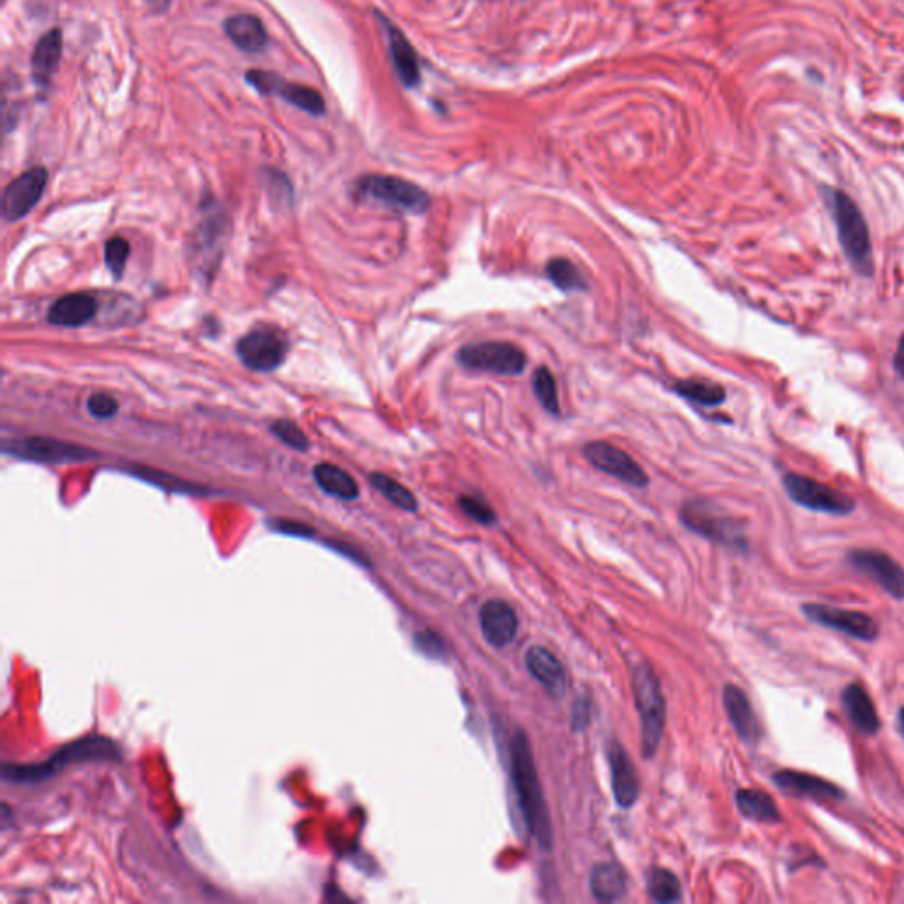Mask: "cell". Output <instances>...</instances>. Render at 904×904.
<instances>
[{
    "label": "cell",
    "mask_w": 904,
    "mask_h": 904,
    "mask_svg": "<svg viewBox=\"0 0 904 904\" xmlns=\"http://www.w3.org/2000/svg\"><path fill=\"white\" fill-rule=\"evenodd\" d=\"M511 769L518 802L525 818L526 828L543 848L552 846V823L544 802L543 790L535 771L534 756L525 733H514L511 741Z\"/></svg>",
    "instance_id": "obj_1"
},
{
    "label": "cell",
    "mask_w": 904,
    "mask_h": 904,
    "mask_svg": "<svg viewBox=\"0 0 904 904\" xmlns=\"http://www.w3.org/2000/svg\"><path fill=\"white\" fill-rule=\"evenodd\" d=\"M121 756V750L115 742L107 736L89 735L71 744L64 745L43 763H6L2 769V777L6 783L11 784H36L52 780L53 775L64 771L66 766L73 763L86 762H110Z\"/></svg>",
    "instance_id": "obj_2"
},
{
    "label": "cell",
    "mask_w": 904,
    "mask_h": 904,
    "mask_svg": "<svg viewBox=\"0 0 904 904\" xmlns=\"http://www.w3.org/2000/svg\"><path fill=\"white\" fill-rule=\"evenodd\" d=\"M827 203L846 259L858 274L870 278L874 272V263L873 244H871L866 218L862 214L857 203L853 202L852 197L843 191H828Z\"/></svg>",
    "instance_id": "obj_3"
},
{
    "label": "cell",
    "mask_w": 904,
    "mask_h": 904,
    "mask_svg": "<svg viewBox=\"0 0 904 904\" xmlns=\"http://www.w3.org/2000/svg\"><path fill=\"white\" fill-rule=\"evenodd\" d=\"M633 684L636 711L642 721V750L645 756H652L660 745L666 721L663 691L649 664H640L634 670Z\"/></svg>",
    "instance_id": "obj_4"
},
{
    "label": "cell",
    "mask_w": 904,
    "mask_h": 904,
    "mask_svg": "<svg viewBox=\"0 0 904 904\" xmlns=\"http://www.w3.org/2000/svg\"><path fill=\"white\" fill-rule=\"evenodd\" d=\"M362 197L388 203L410 214H424L431 205L430 194L421 185L394 175H364L355 182Z\"/></svg>",
    "instance_id": "obj_5"
},
{
    "label": "cell",
    "mask_w": 904,
    "mask_h": 904,
    "mask_svg": "<svg viewBox=\"0 0 904 904\" xmlns=\"http://www.w3.org/2000/svg\"><path fill=\"white\" fill-rule=\"evenodd\" d=\"M458 362L466 370L514 376L525 371L529 358L520 346L508 341H483L463 346L458 352Z\"/></svg>",
    "instance_id": "obj_6"
},
{
    "label": "cell",
    "mask_w": 904,
    "mask_h": 904,
    "mask_svg": "<svg viewBox=\"0 0 904 904\" xmlns=\"http://www.w3.org/2000/svg\"><path fill=\"white\" fill-rule=\"evenodd\" d=\"M681 520L687 529L703 538L730 548H745L741 525L720 508L706 500H690L682 505Z\"/></svg>",
    "instance_id": "obj_7"
},
{
    "label": "cell",
    "mask_w": 904,
    "mask_h": 904,
    "mask_svg": "<svg viewBox=\"0 0 904 904\" xmlns=\"http://www.w3.org/2000/svg\"><path fill=\"white\" fill-rule=\"evenodd\" d=\"M783 486L795 504L810 509V511L835 514V516H848L855 511V502L852 496L844 495L841 491L818 483L814 479L805 478V475L789 474L784 478Z\"/></svg>",
    "instance_id": "obj_8"
},
{
    "label": "cell",
    "mask_w": 904,
    "mask_h": 904,
    "mask_svg": "<svg viewBox=\"0 0 904 904\" xmlns=\"http://www.w3.org/2000/svg\"><path fill=\"white\" fill-rule=\"evenodd\" d=\"M245 82L265 96H277L292 107L299 108L310 115L320 117L325 113V101L313 87L289 82L287 78L272 71L250 70L245 73Z\"/></svg>",
    "instance_id": "obj_9"
},
{
    "label": "cell",
    "mask_w": 904,
    "mask_h": 904,
    "mask_svg": "<svg viewBox=\"0 0 904 904\" xmlns=\"http://www.w3.org/2000/svg\"><path fill=\"white\" fill-rule=\"evenodd\" d=\"M289 352V340L283 332L274 329H253L238 343L242 364L259 373L278 370Z\"/></svg>",
    "instance_id": "obj_10"
},
{
    "label": "cell",
    "mask_w": 904,
    "mask_h": 904,
    "mask_svg": "<svg viewBox=\"0 0 904 904\" xmlns=\"http://www.w3.org/2000/svg\"><path fill=\"white\" fill-rule=\"evenodd\" d=\"M583 456L594 469L619 479L622 483L631 484L634 488H645L649 484V475L645 474V470L633 456H629L627 452L616 445L595 440V442L585 444Z\"/></svg>",
    "instance_id": "obj_11"
},
{
    "label": "cell",
    "mask_w": 904,
    "mask_h": 904,
    "mask_svg": "<svg viewBox=\"0 0 904 904\" xmlns=\"http://www.w3.org/2000/svg\"><path fill=\"white\" fill-rule=\"evenodd\" d=\"M802 612L814 624L834 629L837 633L857 637L862 642H874L878 637V624L867 613L841 610L827 604H804Z\"/></svg>",
    "instance_id": "obj_12"
},
{
    "label": "cell",
    "mask_w": 904,
    "mask_h": 904,
    "mask_svg": "<svg viewBox=\"0 0 904 904\" xmlns=\"http://www.w3.org/2000/svg\"><path fill=\"white\" fill-rule=\"evenodd\" d=\"M48 184V172L43 167L27 170L14 181L9 182L2 194V215L6 221L22 220L38 205Z\"/></svg>",
    "instance_id": "obj_13"
},
{
    "label": "cell",
    "mask_w": 904,
    "mask_h": 904,
    "mask_svg": "<svg viewBox=\"0 0 904 904\" xmlns=\"http://www.w3.org/2000/svg\"><path fill=\"white\" fill-rule=\"evenodd\" d=\"M848 560L853 569L878 583L891 597L903 601L904 569L896 560L876 550H855L850 553Z\"/></svg>",
    "instance_id": "obj_14"
},
{
    "label": "cell",
    "mask_w": 904,
    "mask_h": 904,
    "mask_svg": "<svg viewBox=\"0 0 904 904\" xmlns=\"http://www.w3.org/2000/svg\"><path fill=\"white\" fill-rule=\"evenodd\" d=\"M4 451L13 456L38 461V463H71V461H83L96 456V452L80 448V445L68 444L61 440L41 439V436L14 440L11 444L4 445Z\"/></svg>",
    "instance_id": "obj_15"
},
{
    "label": "cell",
    "mask_w": 904,
    "mask_h": 904,
    "mask_svg": "<svg viewBox=\"0 0 904 904\" xmlns=\"http://www.w3.org/2000/svg\"><path fill=\"white\" fill-rule=\"evenodd\" d=\"M376 17H379L383 31L388 36L392 70L396 73L401 86L406 87V89H414L421 83V64H419L418 52L410 43L409 38L389 18L383 17L382 13H376Z\"/></svg>",
    "instance_id": "obj_16"
},
{
    "label": "cell",
    "mask_w": 904,
    "mask_h": 904,
    "mask_svg": "<svg viewBox=\"0 0 904 904\" xmlns=\"http://www.w3.org/2000/svg\"><path fill=\"white\" fill-rule=\"evenodd\" d=\"M777 789L795 797L814 798L822 802H843L846 798L843 790L831 781L818 775L798 771H780L772 775Z\"/></svg>",
    "instance_id": "obj_17"
},
{
    "label": "cell",
    "mask_w": 904,
    "mask_h": 904,
    "mask_svg": "<svg viewBox=\"0 0 904 904\" xmlns=\"http://www.w3.org/2000/svg\"><path fill=\"white\" fill-rule=\"evenodd\" d=\"M723 702L730 723H732L736 735L741 736V741L750 745L759 744L763 735L762 724L754 714L753 706H751L744 691L733 684L726 685Z\"/></svg>",
    "instance_id": "obj_18"
},
{
    "label": "cell",
    "mask_w": 904,
    "mask_h": 904,
    "mask_svg": "<svg viewBox=\"0 0 904 904\" xmlns=\"http://www.w3.org/2000/svg\"><path fill=\"white\" fill-rule=\"evenodd\" d=\"M224 233H227V220L220 212H215L211 208L209 214L203 218L197 233V241H194V254L199 260L200 272H214L212 263H220L221 254H223Z\"/></svg>",
    "instance_id": "obj_19"
},
{
    "label": "cell",
    "mask_w": 904,
    "mask_h": 904,
    "mask_svg": "<svg viewBox=\"0 0 904 904\" xmlns=\"http://www.w3.org/2000/svg\"><path fill=\"white\" fill-rule=\"evenodd\" d=\"M479 622H481V631H483L486 642L496 646V649L509 645L516 636V613H514L513 607L509 606L504 601H499V599L488 601L481 607Z\"/></svg>",
    "instance_id": "obj_20"
},
{
    "label": "cell",
    "mask_w": 904,
    "mask_h": 904,
    "mask_svg": "<svg viewBox=\"0 0 904 904\" xmlns=\"http://www.w3.org/2000/svg\"><path fill=\"white\" fill-rule=\"evenodd\" d=\"M62 48H64V38H62L59 27L48 31L36 44L31 57V74L39 89H48L52 86L53 77L61 64Z\"/></svg>",
    "instance_id": "obj_21"
},
{
    "label": "cell",
    "mask_w": 904,
    "mask_h": 904,
    "mask_svg": "<svg viewBox=\"0 0 904 904\" xmlns=\"http://www.w3.org/2000/svg\"><path fill=\"white\" fill-rule=\"evenodd\" d=\"M607 759H610V769H612L613 797H615L616 804L627 810L637 801V795H640V781H637L636 769H634L633 762L629 759L624 747L616 744V742L610 745Z\"/></svg>",
    "instance_id": "obj_22"
},
{
    "label": "cell",
    "mask_w": 904,
    "mask_h": 904,
    "mask_svg": "<svg viewBox=\"0 0 904 904\" xmlns=\"http://www.w3.org/2000/svg\"><path fill=\"white\" fill-rule=\"evenodd\" d=\"M98 313V301L91 293H70L53 302L48 310V322L59 328H80Z\"/></svg>",
    "instance_id": "obj_23"
},
{
    "label": "cell",
    "mask_w": 904,
    "mask_h": 904,
    "mask_svg": "<svg viewBox=\"0 0 904 904\" xmlns=\"http://www.w3.org/2000/svg\"><path fill=\"white\" fill-rule=\"evenodd\" d=\"M841 703L844 712L848 715L850 723L864 733V735H876L882 729L878 712L874 709L873 700L866 690L858 684H850L841 693Z\"/></svg>",
    "instance_id": "obj_24"
},
{
    "label": "cell",
    "mask_w": 904,
    "mask_h": 904,
    "mask_svg": "<svg viewBox=\"0 0 904 904\" xmlns=\"http://www.w3.org/2000/svg\"><path fill=\"white\" fill-rule=\"evenodd\" d=\"M227 38L244 53H259L268 47L269 36L262 20L254 14H235L224 20Z\"/></svg>",
    "instance_id": "obj_25"
},
{
    "label": "cell",
    "mask_w": 904,
    "mask_h": 904,
    "mask_svg": "<svg viewBox=\"0 0 904 904\" xmlns=\"http://www.w3.org/2000/svg\"><path fill=\"white\" fill-rule=\"evenodd\" d=\"M530 675L552 694L564 693L565 672L560 661L544 646H532L525 655Z\"/></svg>",
    "instance_id": "obj_26"
},
{
    "label": "cell",
    "mask_w": 904,
    "mask_h": 904,
    "mask_svg": "<svg viewBox=\"0 0 904 904\" xmlns=\"http://www.w3.org/2000/svg\"><path fill=\"white\" fill-rule=\"evenodd\" d=\"M627 888L624 870L612 862L597 864L591 874V891L595 900L613 903L621 900Z\"/></svg>",
    "instance_id": "obj_27"
},
{
    "label": "cell",
    "mask_w": 904,
    "mask_h": 904,
    "mask_svg": "<svg viewBox=\"0 0 904 904\" xmlns=\"http://www.w3.org/2000/svg\"><path fill=\"white\" fill-rule=\"evenodd\" d=\"M314 481L325 493L341 500H355L359 496V486L355 479L331 463H320L313 470Z\"/></svg>",
    "instance_id": "obj_28"
},
{
    "label": "cell",
    "mask_w": 904,
    "mask_h": 904,
    "mask_svg": "<svg viewBox=\"0 0 904 904\" xmlns=\"http://www.w3.org/2000/svg\"><path fill=\"white\" fill-rule=\"evenodd\" d=\"M673 391L684 400L696 403L702 406H717L726 400V391L720 383L712 382L709 379H682L673 383Z\"/></svg>",
    "instance_id": "obj_29"
},
{
    "label": "cell",
    "mask_w": 904,
    "mask_h": 904,
    "mask_svg": "<svg viewBox=\"0 0 904 904\" xmlns=\"http://www.w3.org/2000/svg\"><path fill=\"white\" fill-rule=\"evenodd\" d=\"M735 801L739 811L753 822L777 823L783 818L774 798L760 790H741L736 793Z\"/></svg>",
    "instance_id": "obj_30"
},
{
    "label": "cell",
    "mask_w": 904,
    "mask_h": 904,
    "mask_svg": "<svg viewBox=\"0 0 904 904\" xmlns=\"http://www.w3.org/2000/svg\"><path fill=\"white\" fill-rule=\"evenodd\" d=\"M548 280L562 292H586L589 284L580 269L567 259H553L546 265Z\"/></svg>",
    "instance_id": "obj_31"
},
{
    "label": "cell",
    "mask_w": 904,
    "mask_h": 904,
    "mask_svg": "<svg viewBox=\"0 0 904 904\" xmlns=\"http://www.w3.org/2000/svg\"><path fill=\"white\" fill-rule=\"evenodd\" d=\"M370 483L379 493H382L383 499H388L392 505H396L401 511H406V513L418 511L419 504L414 493L406 490L403 484L398 483L396 479L375 472V474L370 475Z\"/></svg>",
    "instance_id": "obj_32"
},
{
    "label": "cell",
    "mask_w": 904,
    "mask_h": 904,
    "mask_svg": "<svg viewBox=\"0 0 904 904\" xmlns=\"http://www.w3.org/2000/svg\"><path fill=\"white\" fill-rule=\"evenodd\" d=\"M646 891L657 903H675L682 897L681 882L672 871L652 867L646 873Z\"/></svg>",
    "instance_id": "obj_33"
},
{
    "label": "cell",
    "mask_w": 904,
    "mask_h": 904,
    "mask_svg": "<svg viewBox=\"0 0 904 904\" xmlns=\"http://www.w3.org/2000/svg\"><path fill=\"white\" fill-rule=\"evenodd\" d=\"M532 388H534L535 398L543 405V409L555 415V418L560 415L559 389H556L555 376H553L550 368L539 366L534 371Z\"/></svg>",
    "instance_id": "obj_34"
},
{
    "label": "cell",
    "mask_w": 904,
    "mask_h": 904,
    "mask_svg": "<svg viewBox=\"0 0 904 904\" xmlns=\"http://www.w3.org/2000/svg\"><path fill=\"white\" fill-rule=\"evenodd\" d=\"M130 257V242L122 238H113L104 245V260H107L108 271L112 272L115 280H121L124 274L125 262Z\"/></svg>",
    "instance_id": "obj_35"
},
{
    "label": "cell",
    "mask_w": 904,
    "mask_h": 904,
    "mask_svg": "<svg viewBox=\"0 0 904 904\" xmlns=\"http://www.w3.org/2000/svg\"><path fill=\"white\" fill-rule=\"evenodd\" d=\"M458 505H460L461 511H463L466 516L472 518L474 522L481 523V525H491V523L496 522L495 511H493L486 500L481 499V496L461 495L460 499H458Z\"/></svg>",
    "instance_id": "obj_36"
},
{
    "label": "cell",
    "mask_w": 904,
    "mask_h": 904,
    "mask_svg": "<svg viewBox=\"0 0 904 904\" xmlns=\"http://www.w3.org/2000/svg\"><path fill=\"white\" fill-rule=\"evenodd\" d=\"M272 435L280 439L283 444L289 445V448L295 449V451H308L310 449V440L308 436L304 435V431L292 421H281L274 422L271 426Z\"/></svg>",
    "instance_id": "obj_37"
},
{
    "label": "cell",
    "mask_w": 904,
    "mask_h": 904,
    "mask_svg": "<svg viewBox=\"0 0 904 904\" xmlns=\"http://www.w3.org/2000/svg\"><path fill=\"white\" fill-rule=\"evenodd\" d=\"M87 410H89V414L94 415V418L110 419L117 414L119 405H117V401L113 400L112 396H108V394H94V396L87 400Z\"/></svg>",
    "instance_id": "obj_38"
},
{
    "label": "cell",
    "mask_w": 904,
    "mask_h": 904,
    "mask_svg": "<svg viewBox=\"0 0 904 904\" xmlns=\"http://www.w3.org/2000/svg\"><path fill=\"white\" fill-rule=\"evenodd\" d=\"M415 646H418L422 654H426L428 657H433V660L444 657V642L440 640L439 634L431 633V631L419 633L418 636H415Z\"/></svg>",
    "instance_id": "obj_39"
},
{
    "label": "cell",
    "mask_w": 904,
    "mask_h": 904,
    "mask_svg": "<svg viewBox=\"0 0 904 904\" xmlns=\"http://www.w3.org/2000/svg\"><path fill=\"white\" fill-rule=\"evenodd\" d=\"M272 526H274V529L277 530H280V532H284V534L299 535V538H302V535L313 534V529H310V526L301 525V523L278 522L272 523Z\"/></svg>",
    "instance_id": "obj_40"
},
{
    "label": "cell",
    "mask_w": 904,
    "mask_h": 904,
    "mask_svg": "<svg viewBox=\"0 0 904 904\" xmlns=\"http://www.w3.org/2000/svg\"><path fill=\"white\" fill-rule=\"evenodd\" d=\"M894 368H896L897 373L904 379V334L901 337L900 343H897L896 355H894Z\"/></svg>",
    "instance_id": "obj_41"
},
{
    "label": "cell",
    "mask_w": 904,
    "mask_h": 904,
    "mask_svg": "<svg viewBox=\"0 0 904 904\" xmlns=\"http://www.w3.org/2000/svg\"><path fill=\"white\" fill-rule=\"evenodd\" d=\"M172 0H147V4L151 6L152 11L161 13L164 9L169 8Z\"/></svg>",
    "instance_id": "obj_42"
},
{
    "label": "cell",
    "mask_w": 904,
    "mask_h": 904,
    "mask_svg": "<svg viewBox=\"0 0 904 904\" xmlns=\"http://www.w3.org/2000/svg\"><path fill=\"white\" fill-rule=\"evenodd\" d=\"M897 723H900V730H901V733H903V736H904V706H903V709H901L900 717H897Z\"/></svg>",
    "instance_id": "obj_43"
}]
</instances>
